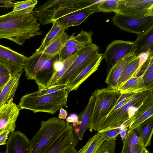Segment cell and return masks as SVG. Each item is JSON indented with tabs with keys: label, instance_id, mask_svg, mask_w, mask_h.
I'll list each match as a JSON object with an SVG mask.
<instances>
[{
	"label": "cell",
	"instance_id": "6da1fadb",
	"mask_svg": "<svg viewBox=\"0 0 153 153\" xmlns=\"http://www.w3.org/2000/svg\"><path fill=\"white\" fill-rule=\"evenodd\" d=\"M33 11H12L0 16V39H6L19 45L42 35L40 24Z\"/></svg>",
	"mask_w": 153,
	"mask_h": 153
},
{
	"label": "cell",
	"instance_id": "7a4b0ae2",
	"mask_svg": "<svg viewBox=\"0 0 153 153\" xmlns=\"http://www.w3.org/2000/svg\"><path fill=\"white\" fill-rule=\"evenodd\" d=\"M100 0H50L33 10L41 24L53 23L57 19L95 4Z\"/></svg>",
	"mask_w": 153,
	"mask_h": 153
},
{
	"label": "cell",
	"instance_id": "3957f363",
	"mask_svg": "<svg viewBox=\"0 0 153 153\" xmlns=\"http://www.w3.org/2000/svg\"><path fill=\"white\" fill-rule=\"evenodd\" d=\"M59 59V55H50L35 51L28 57L25 68L26 78L34 80L39 90L47 88L55 72V62Z\"/></svg>",
	"mask_w": 153,
	"mask_h": 153
},
{
	"label": "cell",
	"instance_id": "277c9868",
	"mask_svg": "<svg viewBox=\"0 0 153 153\" xmlns=\"http://www.w3.org/2000/svg\"><path fill=\"white\" fill-rule=\"evenodd\" d=\"M68 93L67 89L40 96L31 93L22 96L18 105L20 110L26 109L34 113L44 112L53 114L66 106Z\"/></svg>",
	"mask_w": 153,
	"mask_h": 153
},
{
	"label": "cell",
	"instance_id": "5b68a950",
	"mask_svg": "<svg viewBox=\"0 0 153 153\" xmlns=\"http://www.w3.org/2000/svg\"><path fill=\"white\" fill-rule=\"evenodd\" d=\"M68 123L57 117L42 120L40 128L30 140L29 153H45L66 128Z\"/></svg>",
	"mask_w": 153,
	"mask_h": 153
},
{
	"label": "cell",
	"instance_id": "8992f818",
	"mask_svg": "<svg viewBox=\"0 0 153 153\" xmlns=\"http://www.w3.org/2000/svg\"><path fill=\"white\" fill-rule=\"evenodd\" d=\"M93 93L95 100L89 128L97 131L100 124L114 107L121 94L118 90L108 86L98 89Z\"/></svg>",
	"mask_w": 153,
	"mask_h": 153
},
{
	"label": "cell",
	"instance_id": "52a82bcc",
	"mask_svg": "<svg viewBox=\"0 0 153 153\" xmlns=\"http://www.w3.org/2000/svg\"><path fill=\"white\" fill-rule=\"evenodd\" d=\"M153 90H147L138 92L129 102L111 114L107 116L98 128V132L123 124L129 119L128 113L131 108L145 101L153 93Z\"/></svg>",
	"mask_w": 153,
	"mask_h": 153
},
{
	"label": "cell",
	"instance_id": "ba28073f",
	"mask_svg": "<svg viewBox=\"0 0 153 153\" xmlns=\"http://www.w3.org/2000/svg\"><path fill=\"white\" fill-rule=\"evenodd\" d=\"M99 48L91 43L78 51L79 55L53 86L71 83L99 53Z\"/></svg>",
	"mask_w": 153,
	"mask_h": 153
},
{
	"label": "cell",
	"instance_id": "9c48e42d",
	"mask_svg": "<svg viewBox=\"0 0 153 153\" xmlns=\"http://www.w3.org/2000/svg\"><path fill=\"white\" fill-rule=\"evenodd\" d=\"M115 13L133 17L153 16V0H119Z\"/></svg>",
	"mask_w": 153,
	"mask_h": 153
},
{
	"label": "cell",
	"instance_id": "30bf717a",
	"mask_svg": "<svg viewBox=\"0 0 153 153\" xmlns=\"http://www.w3.org/2000/svg\"><path fill=\"white\" fill-rule=\"evenodd\" d=\"M111 20L120 29L137 35L146 32L153 26V16L133 17L115 13Z\"/></svg>",
	"mask_w": 153,
	"mask_h": 153
},
{
	"label": "cell",
	"instance_id": "8fae6325",
	"mask_svg": "<svg viewBox=\"0 0 153 153\" xmlns=\"http://www.w3.org/2000/svg\"><path fill=\"white\" fill-rule=\"evenodd\" d=\"M134 51L133 42L121 40L111 42L107 46L103 56L108 71L114 67L126 55L134 53Z\"/></svg>",
	"mask_w": 153,
	"mask_h": 153
},
{
	"label": "cell",
	"instance_id": "7c38bea8",
	"mask_svg": "<svg viewBox=\"0 0 153 153\" xmlns=\"http://www.w3.org/2000/svg\"><path fill=\"white\" fill-rule=\"evenodd\" d=\"M28 59V57L0 44V63L9 70L12 76L22 71Z\"/></svg>",
	"mask_w": 153,
	"mask_h": 153
},
{
	"label": "cell",
	"instance_id": "4fadbf2b",
	"mask_svg": "<svg viewBox=\"0 0 153 153\" xmlns=\"http://www.w3.org/2000/svg\"><path fill=\"white\" fill-rule=\"evenodd\" d=\"M79 141L72 123H68L65 131L45 153H68L72 147H76Z\"/></svg>",
	"mask_w": 153,
	"mask_h": 153
},
{
	"label": "cell",
	"instance_id": "5bb4252c",
	"mask_svg": "<svg viewBox=\"0 0 153 153\" xmlns=\"http://www.w3.org/2000/svg\"><path fill=\"white\" fill-rule=\"evenodd\" d=\"M20 110L12 99L0 107V134L6 131H14Z\"/></svg>",
	"mask_w": 153,
	"mask_h": 153
},
{
	"label": "cell",
	"instance_id": "9a60e30c",
	"mask_svg": "<svg viewBox=\"0 0 153 153\" xmlns=\"http://www.w3.org/2000/svg\"><path fill=\"white\" fill-rule=\"evenodd\" d=\"M97 3L62 16L53 22H55L65 30L70 27L78 25L91 15L97 12Z\"/></svg>",
	"mask_w": 153,
	"mask_h": 153
},
{
	"label": "cell",
	"instance_id": "2e32d148",
	"mask_svg": "<svg viewBox=\"0 0 153 153\" xmlns=\"http://www.w3.org/2000/svg\"><path fill=\"white\" fill-rule=\"evenodd\" d=\"M30 140L20 131L11 133L6 143L5 153H29Z\"/></svg>",
	"mask_w": 153,
	"mask_h": 153
},
{
	"label": "cell",
	"instance_id": "e0dca14e",
	"mask_svg": "<svg viewBox=\"0 0 153 153\" xmlns=\"http://www.w3.org/2000/svg\"><path fill=\"white\" fill-rule=\"evenodd\" d=\"M103 54L99 52L74 79L67 84L68 92L76 90L80 85L98 69L102 59Z\"/></svg>",
	"mask_w": 153,
	"mask_h": 153
},
{
	"label": "cell",
	"instance_id": "ac0fdd59",
	"mask_svg": "<svg viewBox=\"0 0 153 153\" xmlns=\"http://www.w3.org/2000/svg\"><path fill=\"white\" fill-rule=\"evenodd\" d=\"M95 100L94 95L92 92L86 107L78 116L79 120L81 121V123L78 127L74 128V130L79 140L82 139L85 132L89 128Z\"/></svg>",
	"mask_w": 153,
	"mask_h": 153
},
{
	"label": "cell",
	"instance_id": "d6986e66",
	"mask_svg": "<svg viewBox=\"0 0 153 153\" xmlns=\"http://www.w3.org/2000/svg\"><path fill=\"white\" fill-rule=\"evenodd\" d=\"M134 53L125 56L114 67L108 71L105 83L108 86L114 89L117 80L127 65L136 56Z\"/></svg>",
	"mask_w": 153,
	"mask_h": 153
},
{
	"label": "cell",
	"instance_id": "ffe728a7",
	"mask_svg": "<svg viewBox=\"0 0 153 153\" xmlns=\"http://www.w3.org/2000/svg\"><path fill=\"white\" fill-rule=\"evenodd\" d=\"M22 73L12 76L8 82L0 89V107L11 99H13Z\"/></svg>",
	"mask_w": 153,
	"mask_h": 153
},
{
	"label": "cell",
	"instance_id": "44dd1931",
	"mask_svg": "<svg viewBox=\"0 0 153 153\" xmlns=\"http://www.w3.org/2000/svg\"><path fill=\"white\" fill-rule=\"evenodd\" d=\"M136 39L133 42L134 53L136 56L153 47V26L146 32L137 35Z\"/></svg>",
	"mask_w": 153,
	"mask_h": 153
},
{
	"label": "cell",
	"instance_id": "7402d4cb",
	"mask_svg": "<svg viewBox=\"0 0 153 153\" xmlns=\"http://www.w3.org/2000/svg\"><path fill=\"white\" fill-rule=\"evenodd\" d=\"M93 34L92 31L88 32L82 30L76 36H70L64 46L73 47L80 50L92 43Z\"/></svg>",
	"mask_w": 153,
	"mask_h": 153
},
{
	"label": "cell",
	"instance_id": "603a6c76",
	"mask_svg": "<svg viewBox=\"0 0 153 153\" xmlns=\"http://www.w3.org/2000/svg\"><path fill=\"white\" fill-rule=\"evenodd\" d=\"M138 136L144 148L150 145L153 132V116L149 117L137 128Z\"/></svg>",
	"mask_w": 153,
	"mask_h": 153
},
{
	"label": "cell",
	"instance_id": "cb8c5ba5",
	"mask_svg": "<svg viewBox=\"0 0 153 153\" xmlns=\"http://www.w3.org/2000/svg\"><path fill=\"white\" fill-rule=\"evenodd\" d=\"M143 75L131 77L117 90L121 94L133 92H140L149 90L145 86L143 79Z\"/></svg>",
	"mask_w": 153,
	"mask_h": 153
},
{
	"label": "cell",
	"instance_id": "d4e9b609",
	"mask_svg": "<svg viewBox=\"0 0 153 153\" xmlns=\"http://www.w3.org/2000/svg\"><path fill=\"white\" fill-rule=\"evenodd\" d=\"M50 30L46 35L40 46L36 51L42 52L51 44L57 39L65 32V30L54 22Z\"/></svg>",
	"mask_w": 153,
	"mask_h": 153
},
{
	"label": "cell",
	"instance_id": "484cf974",
	"mask_svg": "<svg viewBox=\"0 0 153 153\" xmlns=\"http://www.w3.org/2000/svg\"><path fill=\"white\" fill-rule=\"evenodd\" d=\"M139 60L140 56L138 55L127 65L117 80L115 89L117 90L132 77L138 69Z\"/></svg>",
	"mask_w": 153,
	"mask_h": 153
},
{
	"label": "cell",
	"instance_id": "4316f807",
	"mask_svg": "<svg viewBox=\"0 0 153 153\" xmlns=\"http://www.w3.org/2000/svg\"><path fill=\"white\" fill-rule=\"evenodd\" d=\"M70 36L65 32L57 39L49 45L42 52L50 55L59 54Z\"/></svg>",
	"mask_w": 153,
	"mask_h": 153
},
{
	"label": "cell",
	"instance_id": "83f0119b",
	"mask_svg": "<svg viewBox=\"0 0 153 153\" xmlns=\"http://www.w3.org/2000/svg\"><path fill=\"white\" fill-rule=\"evenodd\" d=\"M104 141L98 132L90 138L81 149L77 151V153H95Z\"/></svg>",
	"mask_w": 153,
	"mask_h": 153
},
{
	"label": "cell",
	"instance_id": "f1b7e54d",
	"mask_svg": "<svg viewBox=\"0 0 153 153\" xmlns=\"http://www.w3.org/2000/svg\"><path fill=\"white\" fill-rule=\"evenodd\" d=\"M138 140L137 128L128 130L125 139L123 141V146L121 153H132L134 145Z\"/></svg>",
	"mask_w": 153,
	"mask_h": 153
},
{
	"label": "cell",
	"instance_id": "f546056e",
	"mask_svg": "<svg viewBox=\"0 0 153 153\" xmlns=\"http://www.w3.org/2000/svg\"><path fill=\"white\" fill-rule=\"evenodd\" d=\"M78 51L77 53L70 57L63 62L62 68L59 71L55 73L47 85V88L53 86L60 77L66 72L78 56L79 53Z\"/></svg>",
	"mask_w": 153,
	"mask_h": 153
},
{
	"label": "cell",
	"instance_id": "4dcf8cb0",
	"mask_svg": "<svg viewBox=\"0 0 153 153\" xmlns=\"http://www.w3.org/2000/svg\"><path fill=\"white\" fill-rule=\"evenodd\" d=\"M119 0H100L97 2V12H115Z\"/></svg>",
	"mask_w": 153,
	"mask_h": 153
},
{
	"label": "cell",
	"instance_id": "1f68e13d",
	"mask_svg": "<svg viewBox=\"0 0 153 153\" xmlns=\"http://www.w3.org/2000/svg\"><path fill=\"white\" fill-rule=\"evenodd\" d=\"M120 126L112 127L104 130L98 132L101 137L106 141H115L120 134Z\"/></svg>",
	"mask_w": 153,
	"mask_h": 153
},
{
	"label": "cell",
	"instance_id": "d6a6232c",
	"mask_svg": "<svg viewBox=\"0 0 153 153\" xmlns=\"http://www.w3.org/2000/svg\"><path fill=\"white\" fill-rule=\"evenodd\" d=\"M138 92H133L122 93L114 107L108 116L129 102Z\"/></svg>",
	"mask_w": 153,
	"mask_h": 153
},
{
	"label": "cell",
	"instance_id": "836d02e7",
	"mask_svg": "<svg viewBox=\"0 0 153 153\" xmlns=\"http://www.w3.org/2000/svg\"><path fill=\"white\" fill-rule=\"evenodd\" d=\"M152 116H153V105L131 123L128 130L131 131L137 128L142 123Z\"/></svg>",
	"mask_w": 153,
	"mask_h": 153
},
{
	"label": "cell",
	"instance_id": "e575fe53",
	"mask_svg": "<svg viewBox=\"0 0 153 153\" xmlns=\"http://www.w3.org/2000/svg\"><path fill=\"white\" fill-rule=\"evenodd\" d=\"M153 72V56L149 57L133 75L139 76Z\"/></svg>",
	"mask_w": 153,
	"mask_h": 153
},
{
	"label": "cell",
	"instance_id": "d590c367",
	"mask_svg": "<svg viewBox=\"0 0 153 153\" xmlns=\"http://www.w3.org/2000/svg\"><path fill=\"white\" fill-rule=\"evenodd\" d=\"M38 2L36 0H27L14 2L12 11H15L24 10L33 11Z\"/></svg>",
	"mask_w": 153,
	"mask_h": 153
},
{
	"label": "cell",
	"instance_id": "8d00e7d4",
	"mask_svg": "<svg viewBox=\"0 0 153 153\" xmlns=\"http://www.w3.org/2000/svg\"><path fill=\"white\" fill-rule=\"evenodd\" d=\"M67 84L54 86L50 87H47L42 89L33 92L37 96H40L50 94L67 89Z\"/></svg>",
	"mask_w": 153,
	"mask_h": 153
},
{
	"label": "cell",
	"instance_id": "74e56055",
	"mask_svg": "<svg viewBox=\"0 0 153 153\" xmlns=\"http://www.w3.org/2000/svg\"><path fill=\"white\" fill-rule=\"evenodd\" d=\"M116 147L115 141H105L95 153H114Z\"/></svg>",
	"mask_w": 153,
	"mask_h": 153
},
{
	"label": "cell",
	"instance_id": "f35d334b",
	"mask_svg": "<svg viewBox=\"0 0 153 153\" xmlns=\"http://www.w3.org/2000/svg\"><path fill=\"white\" fill-rule=\"evenodd\" d=\"M79 50L73 47L64 46L59 55V60L63 62L66 59L77 53Z\"/></svg>",
	"mask_w": 153,
	"mask_h": 153
},
{
	"label": "cell",
	"instance_id": "ab89813d",
	"mask_svg": "<svg viewBox=\"0 0 153 153\" xmlns=\"http://www.w3.org/2000/svg\"><path fill=\"white\" fill-rule=\"evenodd\" d=\"M143 79L147 88L153 89V72L143 75Z\"/></svg>",
	"mask_w": 153,
	"mask_h": 153
},
{
	"label": "cell",
	"instance_id": "60d3db41",
	"mask_svg": "<svg viewBox=\"0 0 153 153\" xmlns=\"http://www.w3.org/2000/svg\"><path fill=\"white\" fill-rule=\"evenodd\" d=\"M66 121L68 123H72L74 127L77 126L80 124V121L79 120L78 117L75 114H70L66 119Z\"/></svg>",
	"mask_w": 153,
	"mask_h": 153
},
{
	"label": "cell",
	"instance_id": "b9f144b4",
	"mask_svg": "<svg viewBox=\"0 0 153 153\" xmlns=\"http://www.w3.org/2000/svg\"><path fill=\"white\" fill-rule=\"evenodd\" d=\"M12 76L10 74L0 73V89L8 82Z\"/></svg>",
	"mask_w": 153,
	"mask_h": 153
},
{
	"label": "cell",
	"instance_id": "7bdbcfd3",
	"mask_svg": "<svg viewBox=\"0 0 153 153\" xmlns=\"http://www.w3.org/2000/svg\"><path fill=\"white\" fill-rule=\"evenodd\" d=\"M144 148L143 144L141 139L138 137L137 142L134 145L132 153H141L142 149Z\"/></svg>",
	"mask_w": 153,
	"mask_h": 153
},
{
	"label": "cell",
	"instance_id": "ee69618b",
	"mask_svg": "<svg viewBox=\"0 0 153 153\" xmlns=\"http://www.w3.org/2000/svg\"><path fill=\"white\" fill-rule=\"evenodd\" d=\"M14 2L11 1L1 0L0 1V8H9L13 7Z\"/></svg>",
	"mask_w": 153,
	"mask_h": 153
},
{
	"label": "cell",
	"instance_id": "f6af8a7d",
	"mask_svg": "<svg viewBox=\"0 0 153 153\" xmlns=\"http://www.w3.org/2000/svg\"><path fill=\"white\" fill-rule=\"evenodd\" d=\"M120 128V133L122 141L124 140L126 136L129 128L122 125L119 126Z\"/></svg>",
	"mask_w": 153,
	"mask_h": 153
},
{
	"label": "cell",
	"instance_id": "bcb514c9",
	"mask_svg": "<svg viewBox=\"0 0 153 153\" xmlns=\"http://www.w3.org/2000/svg\"><path fill=\"white\" fill-rule=\"evenodd\" d=\"M10 133L9 131H6L0 134V145L6 144V141Z\"/></svg>",
	"mask_w": 153,
	"mask_h": 153
},
{
	"label": "cell",
	"instance_id": "7dc6e473",
	"mask_svg": "<svg viewBox=\"0 0 153 153\" xmlns=\"http://www.w3.org/2000/svg\"><path fill=\"white\" fill-rule=\"evenodd\" d=\"M63 66V62L59 61V59L56 61L54 65V68L55 73L59 71L62 69Z\"/></svg>",
	"mask_w": 153,
	"mask_h": 153
},
{
	"label": "cell",
	"instance_id": "c3c4849f",
	"mask_svg": "<svg viewBox=\"0 0 153 153\" xmlns=\"http://www.w3.org/2000/svg\"><path fill=\"white\" fill-rule=\"evenodd\" d=\"M68 115V113L63 108L60 109L59 113L58 116V118L60 119H66Z\"/></svg>",
	"mask_w": 153,
	"mask_h": 153
},
{
	"label": "cell",
	"instance_id": "681fc988",
	"mask_svg": "<svg viewBox=\"0 0 153 153\" xmlns=\"http://www.w3.org/2000/svg\"><path fill=\"white\" fill-rule=\"evenodd\" d=\"M0 73L10 74L9 70L4 65L0 63Z\"/></svg>",
	"mask_w": 153,
	"mask_h": 153
},
{
	"label": "cell",
	"instance_id": "f907efd6",
	"mask_svg": "<svg viewBox=\"0 0 153 153\" xmlns=\"http://www.w3.org/2000/svg\"><path fill=\"white\" fill-rule=\"evenodd\" d=\"M68 153H77V151L75 147H72Z\"/></svg>",
	"mask_w": 153,
	"mask_h": 153
},
{
	"label": "cell",
	"instance_id": "816d5d0a",
	"mask_svg": "<svg viewBox=\"0 0 153 153\" xmlns=\"http://www.w3.org/2000/svg\"><path fill=\"white\" fill-rule=\"evenodd\" d=\"M141 153H150L146 148H144L142 150Z\"/></svg>",
	"mask_w": 153,
	"mask_h": 153
},
{
	"label": "cell",
	"instance_id": "f5cc1de1",
	"mask_svg": "<svg viewBox=\"0 0 153 153\" xmlns=\"http://www.w3.org/2000/svg\"><path fill=\"white\" fill-rule=\"evenodd\" d=\"M0 153H3L2 152H0Z\"/></svg>",
	"mask_w": 153,
	"mask_h": 153
}]
</instances>
